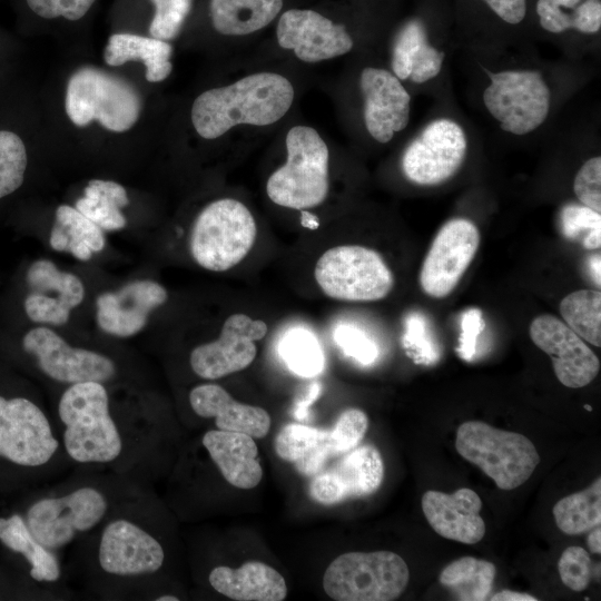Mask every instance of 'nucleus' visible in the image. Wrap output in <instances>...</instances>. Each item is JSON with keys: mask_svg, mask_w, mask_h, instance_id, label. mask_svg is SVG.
I'll return each instance as SVG.
<instances>
[{"mask_svg": "<svg viewBox=\"0 0 601 601\" xmlns=\"http://www.w3.org/2000/svg\"><path fill=\"white\" fill-rule=\"evenodd\" d=\"M199 444L227 483L243 490L259 484L263 469L254 437L211 428L201 435Z\"/></svg>", "mask_w": 601, "mask_h": 601, "instance_id": "obj_29", "label": "nucleus"}, {"mask_svg": "<svg viewBox=\"0 0 601 601\" xmlns=\"http://www.w3.org/2000/svg\"><path fill=\"white\" fill-rule=\"evenodd\" d=\"M278 45L307 63L338 58L355 50L357 41L343 23L309 9L285 11L276 27Z\"/></svg>", "mask_w": 601, "mask_h": 601, "instance_id": "obj_21", "label": "nucleus"}, {"mask_svg": "<svg viewBox=\"0 0 601 601\" xmlns=\"http://www.w3.org/2000/svg\"><path fill=\"white\" fill-rule=\"evenodd\" d=\"M274 447L282 460L293 463L306 476H314L331 457L336 456L329 431L298 423L283 426L275 437Z\"/></svg>", "mask_w": 601, "mask_h": 601, "instance_id": "obj_31", "label": "nucleus"}, {"mask_svg": "<svg viewBox=\"0 0 601 601\" xmlns=\"http://www.w3.org/2000/svg\"><path fill=\"white\" fill-rule=\"evenodd\" d=\"M21 348L40 375L59 387L88 381L128 383L122 361L112 353L71 344L47 326L28 331Z\"/></svg>", "mask_w": 601, "mask_h": 601, "instance_id": "obj_11", "label": "nucleus"}, {"mask_svg": "<svg viewBox=\"0 0 601 601\" xmlns=\"http://www.w3.org/2000/svg\"><path fill=\"white\" fill-rule=\"evenodd\" d=\"M52 417L71 466L112 472L148 486L166 428L148 394L130 383L60 386Z\"/></svg>", "mask_w": 601, "mask_h": 601, "instance_id": "obj_2", "label": "nucleus"}, {"mask_svg": "<svg viewBox=\"0 0 601 601\" xmlns=\"http://www.w3.org/2000/svg\"><path fill=\"white\" fill-rule=\"evenodd\" d=\"M147 489L112 472L76 469V473L32 497L21 515L43 545L61 554Z\"/></svg>", "mask_w": 601, "mask_h": 601, "instance_id": "obj_4", "label": "nucleus"}, {"mask_svg": "<svg viewBox=\"0 0 601 601\" xmlns=\"http://www.w3.org/2000/svg\"><path fill=\"white\" fill-rule=\"evenodd\" d=\"M496 575V566L484 559L462 556L440 573V583L462 601L486 600Z\"/></svg>", "mask_w": 601, "mask_h": 601, "instance_id": "obj_36", "label": "nucleus"}, {"mask_svg": "<svg viewBox=\"0 0 601 601\" xmlns=\"http://www.w3.org/2000/svg\"><path fill=\"white\" fill-rule=\"evenodd\" d=\"M572 191L578 203L601 214V156L587 158L573 176Z\"/></svg>", "mask_w": 601, "mask_h": 601, "instance_id": "obj_43", "label": "nucleus"}, {"mask_svg": "<svg viewBox=\"0 0 601 601\" xmlns=\"http://www.w3.org/2000/svg\"><path fill=\"white\" fill-rule=\"evenodd\" d=\"M562 583L570 590L580 592L588 588L591 580V559L585 549L577 545L566 548L558 562Z\"/></svg>", "mask_w": 601, "mask_h": 601, "instance_id": "obj_45", "label": "nucleus"}, {"mask_svg": "<svg viewBox=\"0 0 601 601\" xmlns=\"http://www.w3.org/2000/svg\"><path fill=\"white\" fill-rule=\"evenodd\" d=\"M302 211V215H300V224L303 227H306V228H309V229H316L318 228L319 226V221H318V218L306 211L305 209L304 210H300Z\"/></svg>", "mask_w": 601, "mask_h": 601, "instance_id": "obj_52", "label": "nucleus"}, {"mask_svg": "<svg viewBox=\"0 0 601 601\" xmlns=\"http://www.w3.org/2000/svg\"><path fill=\"white\" fill-rule=\"evenodd\" d=\"M168 299L167 289L150 279L131 280L96 298V321L107 335L128 338L141 332L150 313Z\"/></svg>", "mask_w": 601, "mask_h": 601, "instance_id": "obj_25", "label": "nucleus"}, {"mask_svg": "<svg viewBox=\"0 0 601 601\" xmlns=\"http://www.w3.org/2000/svg\"><path fill=\"white\" fill-rule=\"evenodd\" d=\"M600 264V256L598 255V257H594L592 260H591V265H592V274L594 275V279L598 282V285H600V266L597 267V265Z\"/></svg>", "mask_w": 601, "mask_h": 601, "instance_id": "obj_53", "label": "nucleus"}, {"mask_svg": "<svg viewBox=\"0 0 601 601\" xmlns=\"http://www.w3.org/2000/svg\"><path fill=\"white\" fill-rule=\"evenodd\" d=\"M584 407H585L588 411H591V407H590V406L585 405Z\"/></svg>", "mask_w": 601, "mask_h": 601, "instance_id": "obj_54", "label": "nucleus"}, {"mask_svg": "<svg viewBox=\"0 0 601 601\" xmlns=\"http://www.w3.org/2000/svg\"><path fill=\"white\" fill-rule=\"evenodd\" d=\"M383 479L384 462L380 451L371 444L357 445L315 474L308 493L315 502L333 505L373 494Z\"/></svg>", "mask_w": 601, "mask_h": 601, "instance_id": "obj_22", "label": "nucleus"}, {"mask_svg": "<svg viewBox=\"0 0 601 601\" xmlns=\"http://www.w3.org/2000/svg\"><path fill=\"white\" fill-rule=\"evenodd\" d=\"M483 327L482 314L476 308H470L462 317V335L460 339V354L470 361L475 353L476 338Z\"/></svg>", "mask_w": 601, "mask_h": 601, "instance_id": "obj_48", "label": "nucleus"}, {"mask_svg": "<svg viewBox=\"0 0 601 601\" xmlns=\"http://www.w3.org/2000/svg\"><path fill=\"white\" fill-rule=\"evenodd\" d=\"M0 461L37 480L53 479L71 466L52 414L24 395H0Z\"/></svg>", "mask_w": 601, "mask_h": 601, "instance_id": "obj_8", "label": "nucleus"}, {"mask_svg": "<svg viewBox=\"0 0 601 601\" xmlns=\"http://www.w3.org/2000/svg\"><path fill=\"white\" fill-rule=\"evenodd\" d=\"M530 337L546 353L561 384L580 388L591 383L600 371V361L585 342L560 318L543 314L530 325Z\"/></svg>", "mask_w": 601, "mask_h": 601, "instance_id": "obj_23", "label": "nucleus"}, {"mask_svg": "<svg viewBox=\"0 0 601 601\" xmlns=\"http://www.w3.org/2000/svg\"><path fill=\"white\" fill-rule=\"evenodd\" d=\"M154 14L149 23L152 38L169 41L175 39L189 16L194 0H150Z\"/></svg>", "mask_w": 601, "mask_h": 601, "instance_id": "obj_42", "label": "nucleus"}, {"mask_svg": "<svg viewBox=\"0 0 601 601\" xmlns=\"http://www.w3.org/2000/svg\"><path fill=\"white\" fill-rule=\"evenodd\" d=\"M65 105L76 126L97 120L115 132L130 129L141 110L140 96L129 82L92 67H82L70 77Z\"/></svg>", "mask_w": 601, "mask_h": 601, "instance_id": "obj_13", "label": "nucleus"}, {"mask_svg": "<svg viewBox=\"0 0 601 601\" xmlns=\"http://www.w3.org/2000/svg\"><path fill=\"white\" fill-rule=\"evenodd\" d=\"M286 161L268 178L266 193L282 207L304 210L319 206L329 189V151L316 129L292 127L286 135Z\"/></svg>", "mask_w": 601, "mask_h": 601, "instance_id": "obj_9", "label": "nucleus"}, {"mask_svg": "<svg viewBox=\"0 0 601 601\" xmlns=\"http://www.w3.org/2000/svg\"><path fill=\"white\" fill-rule=\"evenodd\" d=\"M564 323L583 341L601 346V293L593 289L575 290L560 303Z\"/></svg>", "mask_w": 601, "mask_h": 601, "instance_id": "obj_39", "label": "nucleus"}, {"mask_svg": "<svg viewBox=\"0 0 601 601\" xmlns=\"http://www.w3.org/2000/svg\"><path fill=\"white\" fill-rule=\"evenodd\" d=\"M433 100L428 115L406 139L398 158L404 179L420 188L452 181L483 140L454 92Z\"/></svg>", "mask_w": 601, "mask_h": 601, "instance_id": "obj_6", "label": "nucleus"}, {"mask_svg": "<svg viewBox=\"0 0 601 601\" xmlns=\"http://www.w3.org/2000/svg\"><path fill=\"white\" fill-rule=\"evenodd\" d=\"M26 282L29 293L23 303L24 312L37 324L65 325L71 311L85 298L82 280L59 269L50 259L40 258L31 263Z\"/></svg>", "mask_w": 601, "mask_h": 601, "instance_id": "obj_24", "label": "nucleus"}, {"mask_svg": "<svg viewBox=\"0 0 601 601\" xmlns=\"http://www.w3.org/2000/svg\"><path fill=\"white\" fill-rule=\"evenodd\" d=\"M257 226L250 210L239 200L220 198L196 216L189 235L194 260L210 272H225L239 264L252 249Z\"/></svg>", "mask_w": 601, "mask_h": 601, "instance_id": "obj_10", "label": "nucleus"}, {"mask_svg": "<svg viewBox=\"0 0 601 601\" xmlns=\"http://www.w3.org/2000/svg\"><path fill=\"white\" fill-rule=\"evenodd\" d=\"M368 427L367 415L358 408H347L341 413L329 437L336 455H343L359 445Z\"/></svg>", "mask_w": 601, "mask_h": 601, "instance_id": "obj_44", "label": "nucleus"}, {"mask_svg": "<svg viewBox=\"0 0 601 601\" xmlns=\"http://www.w3.org/2000/svg\"><path fill=\"white\" fill-rule=\"evenodd\" d=\"M321 393V383L314 382L311 385L308 393L299 400L293 408V415L297 421H304L308 417V408L319 397Z\"/></svg>", "mask_w": 601, "mask_h": 601, "instance_id": "obj_49", "label": "nucleus"}, {"mask_svg": "<svg viewBox=\"0 0 601 601\" xmlns=\"http://www.w3.org/2000/svg\"><path fill=\"white\" fill-rule=\"evenodd\" d=\"M408 580V566L395 552H347L327 566L323 588L336 601H392Z\"/></svg>", "mask_w": 601, "mask_h": 601, "instance_id": "obj_14", "label": "nucleus"}, {"mask_svg": "<svg viewBox=\"0 0 601 601\" xmlns=\"http://www.w3.org/2000/svg\"><path fill=\"white\" fill-rule=\"evenodd\" d=\"M588 546L592 553H601V530L600 525L592 529L588 535Z\"/></svg>", "mask_w": 601, "mask_h": 601, "instance_id": "obj_51", "label": "nucleus"}, {"mask_svg": "<svg viewBox=\"0 0 601 601\" xmlns=\"http://www.w3.org/2000/svg\"><path fill=\"white\" fill-rule=\"evenodd\" d=\"M26 9L42 20L62 18L67 21L82 19L96 0H21Z\"/></svg>", "mask_w": 601, "mask_h": 601, "instance_id": "obj_47", "label": "nucleus"}, {"mask_svg": "<svg viewBox=\"0 0 601 601\" xmlns=\"http://www.w3.org/2000/svg\"><path fill=\"white\" fill-rule=\"evenodd\" d=\"M207 581L213 590L236 601H282L287 585L283 575L259 561H248L237 569L216 565Z\"/></svg>", "mask_w": 601, "mask_h": 601, "instance_id": "obj_30", "label": "nucleus"}, {"mask_svg": "<svg viewBox=\"0 0 601 601\" xmlns=\"http://www.w3.org/2000/svg\"><path fill=\"white\" fill-rule=\"evenodd\" d=\"M278 354L294 374L315 377L325 367V355L315 333L305 326H293L278 342Z\"/></svg>", "mask_w": 601, "mask_h": 601, "instance_id": "obj_38", "label": "nucleus"}, {"mask_svg": "<svg viewBox=\"0 0 601 601\" xmlns=\"http://www.w3.org/2000/svg\"><path fill=\"white\" fill-rule=\"evenodd\" d=\"M530 0H452L457 48L506 49L533 42Z\"/></svg>", "mask_w": 601, "mask_h": 601, "instance_id": "obj_17", "label": "nucleus"}, {"mask_svg": "<svg viewBox=\"0 0 601 601\" xmlns=\"http://www.w3.org/2000/svg\"><path fill=\"white\" fill-rule=\"evenodd\" d=\"M552 513L558 528L565 534L578 535L601 523V479L589 487L560 499Z\"/></svg>", "mask_w": 601, "mask_h": 601, "instance_id": "obj_37", "label": "nucleus"}, {"mask_svg": "<svg viewBox=\"0 0 601 601\" xmlns=\"http://www.w3.org/2000/svg\"><path fill=\"white\" fill-rule=\"evenodd\" d=\"M358 111L365 137L380 146L408 127L413 95L386 63H364L356 77Z\"/></svg>", "mask_w": 601, "mask_h": 601, "instance_id": "obj_18", "label": "nucleus"}, {"mask_svg": "<svg viewBox=\"0 0 601 601\" xmlns=\"http://www.w3.org/2000/svg\"><path fill=\"white\" fill-rule=\"evenodd\" d=\"M75 550L83 588L93 598L158 601L161 595L158 580L168 552L149 489L119 506Z\"/></svg>", "mask_w": 601, "mask_h": 601, "instance_id": "obj_3", "label": "nucleus"}, {"mask_svg": "<svg viewBox=\"0 0 601 601\" xmlns=\"http://www.w3.org/2000/svg\"><path fill=\"white\" fill-rule=\"evenodd\" d=\"M129 204L126 189L112 180L92 179L75 207L104 231L120 230L127 219L121 209Z\"/></svg>", "mask_w": 601, "mask_h": 601, "instance_id": "obj_35", "label": "nucleus"}, {"mask_svg": "<svg viewBox=\"0 0 601 601\" xmlns=\"http://www.w3.org/2000/svg\"><path fill=\"white\" fill-rule=\"evenodd\" d=\"M457 453L480 467L501 490H513L530 479L541 459L523 434L481 421L462 423L455 437Z\"/></svg>", "mask_w": 601, "mask_h": 601, "instance_id": "obj_12", "label": "nucleus"}, {"mask_svg": "<svg viewBox=\"0 0 601 601\" xmlns=\"http://www.w3.org/2000/svg\"><path fill=\"white\" fill-rule=\"evenodd\" d=\"M283 0H210L214 29L224 36H247L267 27L280 12Z\"/></svg>", "mask_w": 601, "mask_h": 601, "instance_id": "obj_34", "label": "nucleus"}, {"mask_svg": "<svg viewBox=\"0 0 601 601\" xmlns=\"http://www.w3.org/2000/svg\"><path fill=\"white\" fill-rule=\"evenodd\" d=\"M294 98V86L284 75L255 72L201 92L191 106V124L201 138L216 139L238 126L265 127L279 121Z\"/></svg>", "mask_w": 601, "mask_h": 601, "instance_id": "obj_7", "label": "nucleus"}, {"mask_svg": "<svg viewBox=\"0 0 601 601\" xmlns=\"http://www.w3.org/2000/svg\"><path fill=\"white\" fill-rule=\"evenodd\" d=\"M480 240L479 228L469 218L454 217L445 221L422 264L423 292L434 298L450 295L474 259Z\"/></svg>", "mask_w": 601, "mask_h": 601, "instance_id": "obj_19", "label": "nucleus"}, {"mask_svg": "<svg viewBox=\"0 0 601 601\" xmlns=\"http://www.w3.org/2000/svg\"><path fill=\"white\" fill-rule=\"evenodd\" d=\"M187 401L196 417L213 420L217 430L239 432L254 439H262L269 432L270 416L266 410L237 402L219 384L194 386Z\"/></svg>", "mask_w": 601, "mask_h": 601, "instance_id": "obj_28", "label": "nucleus"}, {"mask_svg": "<svg viewBox=\"0 0 601 601\" xmlns=\"http://www.w3.org/2000/svg\"><path fill=\"white\" fill-rule=\"evenodd\" d=\"M529 30L562 57L591 61L601 50V0H530Z\"/></svg>", "mask_w": 601, "mask_h": 601, "instance_id": "obj_15", "label": "nucleus"}, {"mask_svg": "<svg viewBox=\"0 0 601 601\" xmlns=\"http://www.w3.org/2000/svg\"><path fill=\"white\" fill-rule=\"evenodd\" d=\"M314 276L326 296L344 302L380 300L394 286L393 273L381 254L361 245L327 249L318 258Z\"/></svg>", "mask_w": 601, "mask_h": 601, "instance_id": "obj_16", "label": "nucleus"}, {"mask_svg": "<svg viewBox=\"0 0 601 601\" xmlns=\"http://www.w3.org/2000/svg\"><path fill=\"white\" fill-rule=\"evenodd\" d=\"M492 601H536L538 599L531 594L502 590L491 597Z\"/></svg>", "mask_w": 601, "mask_h": 601, "instance_id": "obj_50", "label": "nucleus"}, {"mask_svg": "<svg viewBox=\"0 0 601 601\" xmlns=\"http://www.w3.org/2000/svg\"><path fill=\"white\" fill-rule=\"evenodd\" d=\"M560 225L570 239H581L584 248H600L601 214L580 203L565 204L560 210Z\"/></svg>", "mask_w": 601, "mask_h": 601, "instance_id": "obj_41", "label": "nucleus"}, {"mask_svg": "<svg viewBox=\"0 0 601 601\" xmlns=\"http://www.w3.org/2000/svg\"><path fill=\"white\" fill-rule=\"evenodd\" d=\"M49 244L56 252H67L87 262L105 248L106 238L104 230L76 207L60 205L55 213Z\"/></svg>", "mask_w": 601, "mask_h": 601, "instance_id": "obj_33", "label": "nucleus"}, {"mask_svg": "<svg viewBox=\"0 0 601 601\" xmlns=\"http://www.w3.org/2000/svg\"><path fill=\"white\" fill-rule=\"evenodd\" d=\"M28 150L13 129L0 127V199L17 191L24 181Z\"/></svg>", "mask_w": 601, "mask_h": 601, "instance_id": "obj_40", "label": "nucleus"}, {"mask_svg": "<svg viewBox=\"0 0 601 601\" xmlns=\"http://www.w3.org/2000/svg\"><path fill=\"white\" fill-rule=\"evenodd\" d=\"M266 333L267 325L262 319L240 313L228 316L217 339L191 349V372L201 380L215 381L246 368L256 357L255 342Z\"/></svg>", "mask_w": 601, "mask_h": 601, "instance_id": "obj_20", "label": "nucleus"}, {"mask_svg": "<svg viewBox=\"0 0 601 601\" xmlns=\"http://www.w3.org/2000/svg\"><path fill=\"white\" fill-rule=\"evenodd\" d=\"M0 542L22 558L28 566L29 580L43 599L67 600L73 595L66 584L60 554L32 534L20 513L0 516Z\"/></svg>", "mask_w": 601, "mask_h": 601, "instance_id": "obj_26", "label": "nucleus"}, {"mask_svg": "<svg viewBox=\"0 0 601 601\" xmlns=\"http://www.w3.org/2000/svg\"><path fill=\"white\" fill-rule=\"evenodd\" d=\"M173 47L168 41L134 33H114L109 37L104 58L109 66H121L140 60L149 82L165 80L173 70Z\"/></svg>", "mask_w": 601, "mask_h": 601, "instance_id": "obj_32", "label": "nucleus"}, {"mask_svg": "<svg viewBox=\"0 0 601 601\" xmlns=\"http://www.w3.org/2000/svg\"><path fill=\"white\" fill-rule=\"evenodd\" d=\"M421 504L426 521L442 538L464 544H475L483 539L482 500L472 489L461 487L452 494L428 490Z\"/></svg>", "mask_w": 601, "mask_h": 601, "instance_id": "obj_27", "label": "nucleus"}, {"mask_svg": "<svg viewBox=\"0 0 601 601\" xmlns=\"http://www.w3.org/2000/svg\"><path fill=\"white\" fill-rule=\"evenodd\" d=\"M469 104L506 140H542L595 73L591 61L542 58L534 42L456 49Z\"/></svg>", "mask_w": 601, "mask_h": 601, "instance_id": "obj_1", "label": "nucleus"}, {"mask_svg": "<svg viewBox=\"0 0 601 601\" xmlns=\"http://www.w3.org/2000/svg\"><path fill=\"white\" fill-rule=\"evenodd\" d=\"M333 337L345 355L363 365H370L378 356L376 344L361 328L341 324L335 327Z\"/></svg>", "mask_w": 601, "mask_h": 601, "instance_id": "obj_46", "label": "nucleus"}, {"mask_svg": "<svg viewBox=\"0 0 601 601\" xmlns=\"http://www.w3.org/2000/svg\"><path fill=\"white\" fill-rule=\"evenodd\" d=\"M455 52L452 0H420L390 36L386 65L412 95L437 99L454 92Z\"/></svg>", "mask_w": 601, "mask_h": 601, "instance_id": "obj_5", "label": "nucleus"}]
</instances>
